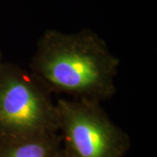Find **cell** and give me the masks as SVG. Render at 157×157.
Instances as JSON below:
<instances>
[{
    "mask_svg": "<svg viewBox=\"0 0 157 157\" xmlns=\"http://www.w3.org/2000/svg\"><path fill=\"white\" fill-rule=\"evenodd\" d=\"M121 60L91 29L75 33L46 30L38 41L30 72L50 94L103 102L116 93Z\"/></svg>",
    "mask_w": 157,
    "mask_h": 157,
    "instance_id": "6da1fadb",
    "label": "cell"
},
{
    "mask_svg": "<svg viewBox=\"0 0 157 157\" xmlns=\"http://www.w3.org/2000/svg\"><path fill=\"white\" fill-rule=\"evenodd\" d=\"M59 133L56 103L30 71L0 66V140Z\"/></svg>",
    "mask_w": 157,
    "mask_h": 157,
    "instance_id": "7a4b0ae2",
    "label": "cell"
},
{
    "mask_svg": "<svg viewBox=\"0 0 157 157\" xmlns=\"http://www.w3.org/2000/svg\"><path fill=\"white\" fill-rule=\"evenodd\" d=\"M59 135L69 157H124L130 148L127 132L114 124L97 101H55Z\"/></svg>",
    "mask_w": 157,
    "mask_h": 157,
    "instance_id": "3957f363",
    "label": "cell"
},
{
    "mask_svg": "<svg viewBox=\"0 0 157 157\" xmlns=\"http://www.w3.org/2000/svg\"><path fill=\"white\" fill-rule=\"evenodd\" d=\"M61 147L59 133L0 140V157H54Z\"/></svg>",
    "mask_w": 157,
    "mask_h": 157,
    "instance_id": "277c9868",
    "label": "cell"
},
{
    "mask_svg": "<svg viewBox=\"0 0 157 157\" xmlns=\"http://www.w3.org/2000/svg\"><path fill=\"white\" fill-rule=\"evenodd\" d=\"M54 157H69V156H68L66 154V152L63 150V148H62V146H61L60 149L57 152V154L54 155Z\"/></svg>",
    "mask_w": 157,
    "mask_h": 157,
    "instance_id": "5b68a950",
    "label": "cell"
},
{
    "mask_svg": "<svg viewBox=\"0 0 157 157\" xmlns=\"http://www.w3.org/2000/svg\"><path fill=\"white\" fill-rule=\"evenodd\" d=\"M4 62L3 60V54H2V52H1V50H0V66L2 65V63Z\"/></svg>",
    "mask_w": 157,
    "mask_h": 157,
    "instance_id": "8992f818",
    "label": "cell"
}]
</instances>
